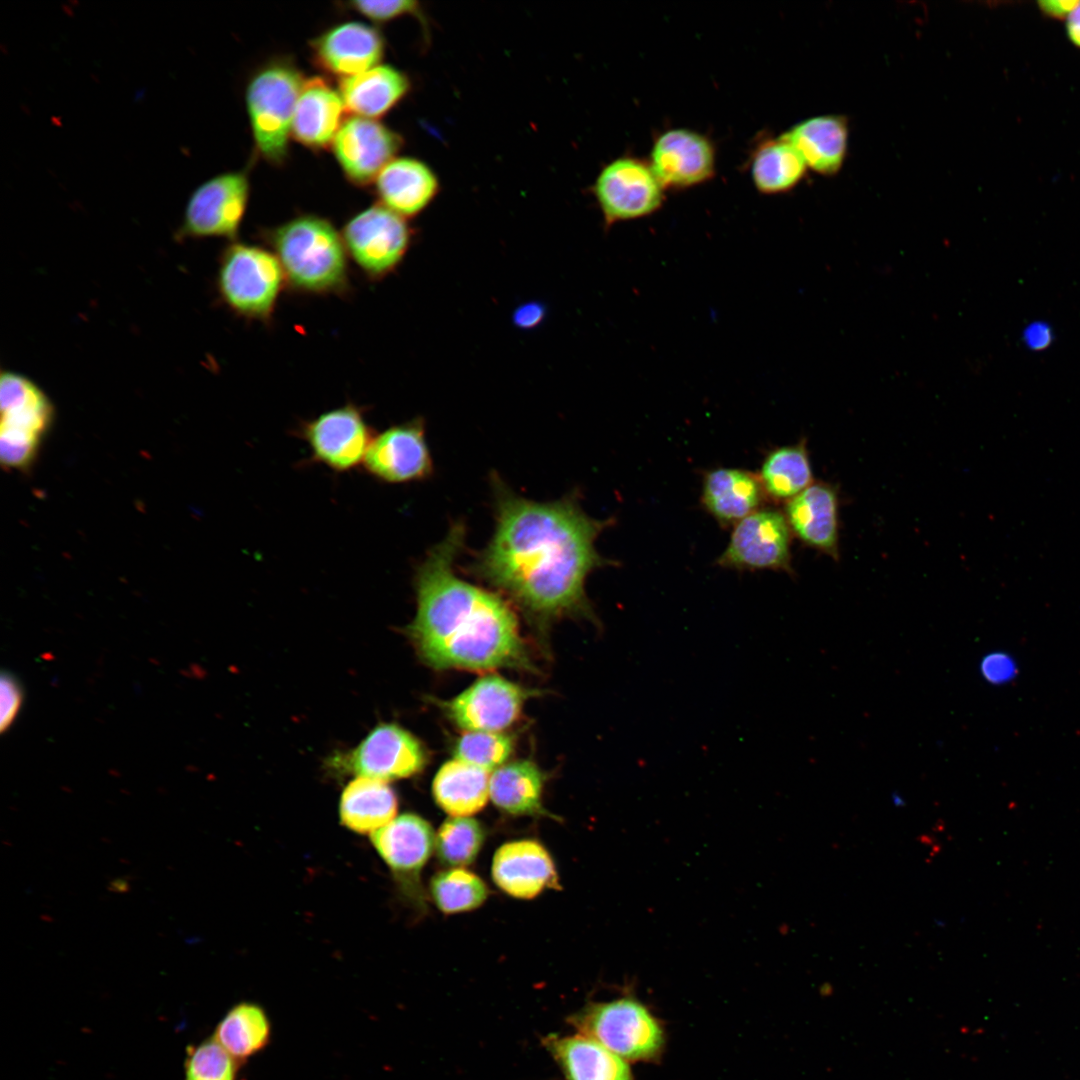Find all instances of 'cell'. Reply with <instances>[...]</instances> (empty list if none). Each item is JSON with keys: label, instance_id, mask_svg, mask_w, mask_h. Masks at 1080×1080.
Returning a JSON list of instances; mask_svg holds the SVG:
<instances>
[{"label": "cell", "instance_id": "1", "mask_svg": "<svg viewBox=\"0 0 1080 1080\" xmlns=\"http://www.w3.org/2000/svg\"><path fill=\"white\" fill-rule=\"evenodd\" d=\"M490 480L494 531L466 570L540 625L563 616L593 618L586 579L596 569L618 564L595 546L614 518L589 516L575 492L538 502L514 492L496 473Z\"/></svg>", "mask_w": 1080, "mask_h": 1080}, {"label": "cell", "instance_id": "2", "mask_svg": "<svg viewBox=\"0 0 1080 1080\" xmlns=\"http://www.w3.org/2000/svg\"><path fill=\"white\" fill-rule=\"evenodd\" d=\"M466 531L463 521L453 522L415 566L416 615L406 632L423 662L434 669L535 672L510 603L456 573Z\"/></svg>", "mask_w": 1080, "mask_h": 1080}, {"label": "cell", "instance_id": "3", "mask_svg": "<svg viewBox=\"0 0 1080 1080\" xmlns=\"http://www.w3.org/2000/svg\"><path fill=\"white\" fill-rule=\"evenodd\" d=\"M261 238L278 258L289 286L307 295L344 296L350 291L348 253L332 222L298 215L265 229Z\"/></svg>", "mask_w": 1080, "mask_h": 1080}, {"label": "cell", "instance_id": "4", "mask_svg": "<svg viewBox=\"0 0 1080 1080\" xmlns=\"http://www.w3.org/2000/svg\"><path fill=\"white\" fill-rule=\"evenodd\" d=\"M286 286L283 268L271 249L232 241L220 255L218 295L243 319L269 324Z\"/></svg>", "mask_w": 1080, "mask_h": 1080}, {"label": "cell", "instance_id": "5", "mask_svg": "<svg viewBox=\"0 0 1080 1080\" xmlns=\"http://www.w3.org/2000/svg\"><path fill=\"white\" fill-rule=\"evenodd\" d=\"M305 79L288 59L262 66L250 78L246 106L257 153L273 165L289 152L295 107Z\"/></svg>", "mask_w": 1080, "mask_h": 1080}, {"label": "cell", "instance_id": "6", "mask_svg": "<svg viewBox=\"0 0 1080 1080\" xmlns=\"http://www.w3.org/2000/svg\"><path fill=\"white\" fill-rule=\"evenodd\" d=\"M580 1032L626 1061H652L663 1051L664 1030L633 996L591 1003L570 1018Z\"/></svg>", "mask_w": 1080, "mask_h": 1080}, {"label": "cell", "instance_id": "7", "mask_svg": "<svg viewBox=\"0 0 1080 1080\" xmlns=\"http://www.w3.org/2000/svg\"><path fill=\"white\" fill-rule=\"evenodd\" d=\"M341 235L349 258L369 280L376 281L400 266L414 232L406 218L375 203L353 215Z\"/></svg>", "mask_w": 1080, "mask_h": 1080}, {"label": "cell", "instance_id": "8", "mask_svg": "<svg viewBox=\"0 0 1080 1080\" xmlns=\"http://www.w3.org/2000/svg\"><path fill=\"white\" fill-rule=\"evenodd\" d=\"M296 435L307 444L312 462L338 473L362 465L375 436L364 408L351 402L303 421Z\"/></svg>", "mask_w": 1080, "mask_h": 1080}, {"label": "cell", "instance_id": "9", "mask_svg": "<svg viewBox=\"0 0 1080 1080\" xmlns=\"http://www.w3.org/2000/svg\"><path fill=\"white\" fill-rule=\"evenodd\" d=\"M250 195L245 171H230L213 176L189 196L182 223L181 238H237Z\"/></svg>", "mask_w": 1080, "mask_h": 1080}, {"label": "cell", "instance_id": "10", "mask_svg": "<svg viewBox=\"0 0 1080 1080\" xmlns=\"http://www.w3.org/2000/svg\"><path fill=\"white\" fill-rule=\"evenodd\" d=\"M792 536L784 512L763 507L733 526L727 547L716 564L737 571L774 570L792 574Z\"/></svg>", "mask_w": 1080, "mask_h": 1080}, {"label": "cell", "instance_id": "11", "mask_svg": "<svg viewBox=\"0 0 1080 1080\" xmlns=\"http://www.w3.org/2000/svg\"><path fill=\"white\" fill-rule=\"evenodd\" d=\"M664 189L649 163L621 157L602 168L592 191L609 227L653 214L664 201Z\"/></svg>", "mask_w": 1080, "mask_h": 1080}, {"label": "cell", "instance_id": "12", "mask_svg": "<svg viewBox=\"0 0 1080 1080\" xmlns=\"http://www.w3.org/2000/svg\"><path fill=\"white\" fill-rule=\"evenodd\" d=\"M332 762L358 777L387 782L418 774L426 765L427 752L409 731L396 724H381L356 748Z\"/></svg>", "mask_w": 1080, "mask_h": 1080}, {"label": "cell", "instance_id": "13", "mask_svg": "<svg viewBox=\"0 0 1080 1080\" xmlns=\"http://www.w3.org/2000/svg\"><path fill=\"white\" fill-rule=\"evenodd\" d=\"M374 479L388 484L424 481L434 472L422 417L394 424L377 433L362 463Z\"/></svg>", "mask_w": 1080, "mask_h": 1080}, {"label": "cell", "instance_id": "14", "mask_svg": "<svg viewBox=\"0 0 1080 1080\" xmlns=\"http://www.w3.org/2000/svg\"><path fill=\"white\" fill-rule=\"evenodd\" d=\"M534 694L501 676L486 675L441 706L466 732H501L516 721L525 701Z\"/></svg>", "mask_w": 1080, "mask_h": 1080}, {"label": "cell", "instance_id": "15", "mask_svg": "<svg viewBox=\"0 0 1080 1080\" xmlns=\"http://www.w3.org/2000/svg\"><path fill=\"white\" fill-rule=\"evenodd\" d=\"M402 146V136L396 131L359 116L345 119L331 145L344 175L358 186L373 183Z\"/></svg>", "mask_w": 1080, "mask_h": 1080}, {"label": "cell", "instance_id": "16", "mask_svg": "<svg viewBox=\"0 0 1080 1080\" xmlns=\"http://www.w3.org/2000/svg\"><path fill=\"white\" fill-rule=\"evenodd\" d=\"M649 165L664 188H689L714 175L715 150L695 131L670 129L656 138Z\"/></svg>", "mask_w": 1080, "mask_h": 1080}, {"label": "cell", "instance_id": "17", "mask_svg": "<svg viewBox=\"0 0 1080 1080\" xmlns=\"http://www.w3.org/2000/svg\"><path fill=\"white\" fill-rule=\"evenodd\" d=\"M310 47L315 65L344 79L378 65L385 42L375 27L351 21L330 27L314 38Z\"/></svg>", "mask_w": 1080, "mask_h": 1080}, {"label": "cell", "instance_id": "18", "mask_svg": "<svg viewBox=\"0 0 1080 1080\" xmlns=\"http://www.w3.org/2000/svg\"><path fill=\"white\" fill-rule=\"evenodd\" d=\"M431 825L422 817L405 813L370 834L377 853L399 881L419 890V874L435 846Z\"/></svg>", "mask_w": 1080, "mask_h": 1080}, {"label": "cell", "instance_id": "19", "mask_svg": "<svg viewBox=\"0 0 1080 1080\" xmlns=\"http://www.w3.org/2000/svg\"><path fill=\"white\" fill-rule=\"evenodd\" d=\"M838 512L837 490L825 482L811 484L786 502L784 510L794 536L835 560L839 558Z\"/></svg>", "mask_w": 1080, "mask_h": 1080}, {"label": "cell", "instance_id": "20", "mask_svg": "<svg viewBox=\"0 0 1080 1080\" xmlns=\"http://www.w3.org/2000/svg\"><path fill=\"white\" fill-rule=\"evenodd\" d=\"M492 878L508 895L531 899L557 884L554 863L536 841L518 840L503 844L494 854Z\"/></svg>", "mask_w": 1080, "mask_h": 1080}, {"label": "cell", "instance_id": "21", "mask_svg": "<svg viewBox=\"0 0 1080 1080\" xmlns=\"http://www.w3.org/2000/svg\"><path fill=\"white\" fill-rule=\"evenodd\" d=\"M700 499L703 509L723 528L763 508L768 500L757 474L724 467L704 473Z\"/></svg>", "mask_w": 1080, "mask_h": 1080}, {"label": "cell", "instance_id": "22", "mask_svg": "<svg viewBox=\"0 0 1080 1080\" xmlns=\"http://www.w3.org/2000/svg\"><path fill=\"white\" fill-rule=\"evenodd\" d=\"M339 90L322 77L305 79L295 107L292 137L305 147L320 150L332 142L346 118Z\"/></svg>", "mask_w": 1080, "mask_h": 1080}, {"label": "cell", "instance_id": "23", "mask_svg": "<svg viewBox=\"0 0 1080 1080\" xmlns=\"http://www.w3.org/2000/svg\"><path fill=\"white\" fill-rule=\"evenodd\" d=\"M374 182L379 203L406 219L423 212L439 193L435 172L413 157H395Z\"/></svg>", "mask_w": 1080, "mask_h": 1080}, {"label": "cell", "instance_id": "24", "mask_svg": "<svg viewBox=\"0 0 1080 1080\" xmlns=\"http://www.w3.org/2000/svg\"><path fill=\"white\" fill-rule=\"evenodd\" d=\"M783 136L814 172L833 176L842 168L849 139L848 120L844 116H814L797 123Z\"/></svg>", "mask_w": 1080, "mask_h": 1080}, {"label": "cell", "instance_id": "25", "mask_svg": "<svg viewBox=\"0 0 1080 1080\" xmlns=\"http://www.w3.org/2000/svg\"><path fill=\"white\" fill-rule=\"evenodd\" d=\"M543 1042L567 1080H633L625 1059L585 1035L550 1034Z\"/></svg>", "mask_w": 1080, "mask_h": 1080}, {"label": "cell", "instance_id": "26", "mask_svg": "<svg viewBox=\"0 0 1080 1080\" xmlns=\"http://www.w3.org/2000/svg\"><path fill=\"white\" fill-rule=\"evenodd\" d=\"M411 89L408 76L391 65H376L341 79L339 92L347 112L375 119L388 113Z\"/></svg>", "mask_w": 1080, "mask_h": 1080}, {"label": "cell", "instance_id": "27", "mask_svg": "<svg viewBox=\"0 0 1080 1080\" xmlns=\"http://www.w3.org/2000/svg\"><path fill=\"white\" fill-rule=\"evenodd\" d=\"M398 799L384 781L357 777L344 788L340 803L341 823L349 830L372 833L390 823L396 815Z\"/></svg>", "mask_w": 1080, "mask_h": 1080}, {"label": "cell", "instance_id": "28", "mask_svg": "<svg viewBox=\"0 0 1080 1080\" xmlns=\"http://www.w3.org/2000/svg\"><path fill=\"white\" fill-rule=\"evenodd\" d=\"M1 429L41 440L52 419L46 395L28 378L4 372L0 381Z\"/></svg>", "mask_w": 1080, "mask_h": 1080}, {"label": "cell", "instance_id": "29", "mask_svg": "<svg viewBox=\"0 0 1080 1080\" xmlns=\"http://www.w3.org/2000/svg\"><path fill=\"white\" fill-rule=\"evenodd\" d=\"M489 772L459 759L443 764L432 783L438 806L452 817L479 812L489 797Z\"/></svg>", "mask_w": 1080, "mask_h": 1080}, {"label": "cell", "instance_id": "30", "mask_svg": "<svg viewBox=\"0 0 1080 1080\" xmlns=\"http://www.w3.org/2000/svg\"><path fill=\"white\" fill-rule=\"evenodd\" d=\"M544 776L530 760H518L493 771L489 797L502 811L512 815L543 813L541 804Z\"/></svg>", "mask_w": 1080, "mask_h": 1080}, {"label": "cell", "instance_id": "31", "mask_svg": "<svg viewBox=\"0 0 1080 1080\" xmlns=\"http://www.w3.org/2000/svg\"><path fill=\"white\" fill-rule=\"evenodd\" d=\"M271 1033V1022L264 1008L245 1001L226 1012L212 1037L242 1064L268 1046Z\"/></svg>", "mask_w": 1080, "mask_h": 1080}, {"label": "cell", "instance_id": "32", "mask_svg": "<svg viewBox=\"0 0 1080 1080\" xmlns=\"http://www.w3.org/2000/svg\"><path fill=\"white\" fill-rule=\"evenodd\" d=\"M767 499L788 502L813 481V472L806 441L776 447L762 461L758 474Z\"/></svg>", "mask_w": 1080, "mask_h": 1080}, {"label": "cell", "instance_id": "33", "mask_svg": "<svg viewBox=\"0 0 1080 1080\" xmlns=\"http://www.w3.org/2000/svg\"><path fill=\"white\" fill-rule=\"evenodd\" d=\"M808 167L797 149L783 136L762 142L753 154L751 176L764 194L792 190L805 177Z\"/></svg>", "mask_w": 1080, "mask_h": 1080}, {"label": "cell", "instance_id": "34", "mask_svg": "<svg viewBox=\"0 0 1080 1080\" xmlns=\"http://www.w3.org/2000/svg\"><path fill=\"white\" fill-rule=\"evenodd\" d=\"M430 891L436 906L448 914L473 910L488 896L483 880L464 868H450L436 874Z\"/></svg>", "mask_w": 1080, "mask_h": 1080}, {"label": "cell", "instance_id": "35", "mask_svg": "<svg viewBox=\"0 0 1080 1080\" xmlns=\"http://www.w3.org/2000/svg\"><path fill=\"white\" fill-rule=\"evenodd\" d=\"M485 839L481 824L469 817H451L440 826L435 837L436 854L450 868H462L477 857Z\"/></svg>", "mask_w": 1080, "mask_h": 1080}, {"label": "cell", "instance_id": "36", "mask_svg": "<svg viewBox=\"0 0 1080 1080\" xmlns=\"http://www.w3.org/2000/svg\"><path fill=\"white\" fill-rule=\"evenodd\" d=\"M513 743L501 732L467 731L457 741L455 758L487 772L501 767L510 757Z\"/></svg>", "mask_w": 1080, "mask_h": 1080}, {"label": "cell", "instance_id": "37", "mask_svg": "<svg viewBox=\"0 0 1080 1080\" xmlns=\"http://www.w3.org/2000/svg\"><path fill=\"white\" fill-rule=\"evenodd\" d=\"M185 1080H236L240 1064L213 1038L187 1048Z\"/></svg>", "mask_w": 1080, "mask_h": 1080}, {"label": "cell", "instance_id": "38", "mask_svg": "<svg viewBox=\"0 0 1080 1080\" xmlns=\"http://www.w3.org/2000/svg\"><path fill=\"white\" fill-rule=\"evenodd\" d=\"M39 443L37 438L0 429L1 463L14 469L26 467L36 455Z\"/></svg>", "mask_w": 1080, "mask_h": 1080}, {"label": "cell", "instance_id": "39", "mask_svg": "<svg viewBox=\"0 0 1080 1080\" xmlns=\"http://www.w3.org/2000/svg\"><path fill=\"white\" fill-rule=\"evenodd\" d=\"M347 7L378 23L388 22L403 15H418L420 12L419 3L411 0H358L348 2Z\"/></svg>", "mask_w": 1080, "mask_h": 1080}, {"label": "cell", "instance_id": "40", "mask_svg": "<svg viewBox=\"0 0 1080 1080\" xmlns=\"http://www.w3.org/2000/svg\"><path fill=\"white\" fill-rule=\"evenodd\" d=\"M23 695L18 681L9 673L1 676L0 728L5 731L13 723L22 704Z\"/></svg>", "mask_w": 1080, "mask_h": 1080}, {"label": "cell", "instance_id": "41", "mask_svg": "<svg viewBox=\"0 0 1080 1080\" xmlns=\"http://www.w3.org/2000/svg\"><path fill=\"white\" fill-rule=\"evenodd\" d=\"M982 673L985 679L992 683H1006L1015 677L1017 673L1016 663L1007 654H991L986 656L982 662Z\"/></svg>", "mask_w": 1080, "mask_h": 1080}, {"label": "cell", "instance_id": "42", "mask_svg": "<svg viewBox=\"0 0 1080 1080\" xmlns=\"http://www.w3.org/2000/svg\"><path fill=\"white\" fill-rule=\"evenodd\" d=\"M1079 3L1080 1L1076 0H1046L1038 1L1037 5L1044 16L1057 20H1066Z\"/></svg>", "mask_w": 1080, "mask_h": 1080}, {"label": "cell", "instance_id": "43", "mask_svg": "<svg viewBox=\"0 0 1080 1080\" xmlns=\"http://www.w3.org/2000/svg\"><path fill=\"white\" fill-rule=\"evenodd\" d=\"M544 315V308L540 304L529 303L518 308L514 320L522 328H530L537 325Z\"/></svg>", "mask_w": 1080, "mask_h": 1080}, {"label": "cell", "instance_id": "44", "mask_svg": "<svg viewBox=\"0 0 1080 1080\" xmlns=\"http://www.w3.org/2000/svg\"><path fill=\"white\" fill-rule=\"evenodd\" d=\"M1026 343L1033 349H1042L1047 346L1051 339V333L1046 325L1041 323L1032 324L1024 333Z\"/></svg>", "mask_w": 1080, "mask_h": 1080}, {"label": "cell", "instance_id": "45", "mask_svg": "<svg viewBox=\"0 0 1080 1080\" xmlns=\"http://www.w3.org/2000/svg\"><path fill=\"white\" fill-rule=\"evenodd\" d=\"M1066 33L1071 43L1080 48V3L1066 19Z\"/></svg>", "mask_w": 1080, "mask_h": 1080}]
</instances>
